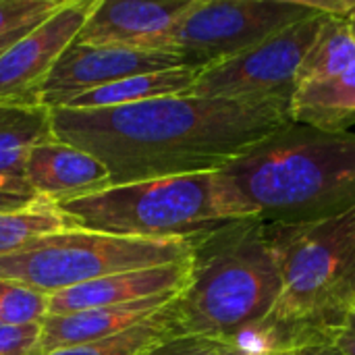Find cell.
Wrapping results in <instances>:
<instances>
[{"instance_id": "6da1fadb", "label": "cell", "mask_w": 355, "mask_h": 355, "mask_svg": "<svg viewBox=\"0 0 355 355\" xmlns=\"http://www.w3.org/2000/svg\"><path fill=\"white\" fill-rule=\"evenodd\" d=\"M291 123L277 104L166 96L114 108H52L54 137L98 158L110 185L216 173Z\"/></svg>"}, {"instance_id": "7a4b0ae2", "label": "cell", "mask_w": 355, "mask_h": 355, "mask_svg": "<svg viewBox=\"0 0 355 355\" xmlns=\"http://www.w3.org/2000/svg\"><path fill=\"white\" fill-rule=\"evenodd\" d=\"M225 218L306 225L355 208V133L287 123L214 173Z\"/></svg>"}, {"instance_id": "3957f363", "label": "cell", "mask_w": 355, "mask_h": 355, "mask_svg": "<svg viewBox=\"0 0 355 355\" xmlns=\"http://www.w3.org/2000/svg\"><path fill=\"white\" fill-rule=\"evenodd\" d=\"M266 235L281 266L283 291L241 347L252 354L333 347L355 300V208L318 223L266 225Z\"/></svg>"}, {"instance_id": "277c9868", "label": "cell", "mask_w": 355, "mask_h": 355, "mask_svg": "<svg viewBox=\"0 0 355 355\" xmlns=\"http://www.w3.org/2000/svg\"><path fill=\"white\" fill-rule=\"evenodd\" d=\"M283 291L266 225L231 220L193 239L191 272L177 297L181 335L241 347L275 310Z\"/></svg>"}, {"instance_id": "5b68a950", "label": "cell", "mask_w": 355, "mask_h": 355, "mask_svg": "<svg viewBox=\"0 0 355 355\" xmlns=\"http://www.w3.org/2000/svg\"><path fill=\"white\" fill-rule=\"evenodd\" d=\"M58 208L79 229L139 239H196L229 223L214 173L110 185Z\"/></svg>"}, {"instance_id": "8992f818", "label": "cell", "mask_w": 355, "mask_h": 355, "mask_svg": "<svg viewBox=\"0 0 355 355\" xmlns=\"http://www.w3.org/2000/svg\"><path fill=\"white\" fill-rule=\"evenodd\" d=\"M193 239H139L64 229L0 256V279L54 295L104 277L189 260Z\"/></svg>"}, {"instance_id": "52a82bcc", "label": "cell", "mask_w": 355, "mask_h": 355, "mask_svg": "<svg viewBox=\"0 0 355 355\" xmlns=\"http://www.w3.org/2000/svg\"><path fill=\"white\" fill-rule=\"evenodd\" d=\"M320 10L322 0H196L150 50L171 52L187 67L206 69Z\"/></svg>"}, {"instance_id": "ba28073f", "label": "cell", "mask_w": 355, "mask_h": 355, "mask_svg": "<svg viewBox=\"0 0 355 355\" xmlns=\"http://www.w3.org/2000/svg\"><path fill=\"white\" fill-rule=\"evenodd\" d=\"M327 15L329 10L324 8L233 58L202 69L189 96L241 104H277L289 110L297 92L302 62Z\"/></svg>"}, {"instance_id": "9c48e42d", "label": "cell", "mask_w": 355, "mask_h": 355, "mask_svg": "<svg viewBox=\"0 0 355 355\" xmlns=\"http://www.w3.org/2000/svg\"><path fill=\"white\" fill-rule=\"evenodd\" d=\"M175 67H187L181 56L129 46H85L73 42L37 92V104L62 108L102 85Z\"/></svg>"}, {"instance_id": "30bf717a", "label": "cell", "mask_w": 355, "mask_h": 355, "mask_svg": "<svg viewBox=\"0 0 355 355\" xmlns=\"http://www.w3.org/2000/svg\"><path fill=\"white\" fill-rule=\"evenodd\" d=\"M96 0H67L0 56V104H37V92L75 42Z\"/></svg>"}, {"instance_id": "8fae6325", "label": "cell", "mask_w": 355, "mask_h": 355, "mask_svg": "<svg viewBox=\"0 0 355 355\" xmlns=\"http://www.w3.org/2000/svg\"><path fill=\"white\" fill-rule=\"evenodd\" d=\"M193 4L196 0H96L75 42L150 50Z\"/></svg>"}, {"instance_id": "7c38bea8", "label": "cell", "mask_w": 355, "mask_h": 355, "mask_svg": "<svg viewBox=\"0 0 355 355\" xmlns=\"http://www.w3.org/2000/svg\"><path fill=\"white\" fill-rule=\"evenodd\" d=\"M191 258L166 266L144 268L104 277L60 293L50 295L48 316H64L102 306L131 304L139 300L181 293L189 281Z\"/></svg>"}, {"instance_id": "4fadbf2b", "label": "cell", "mask_w": 355, "mask_h": 355, "mask_svg": "<svg viewBox=\"0 0 355 355\" xmlns=\"http://www.w3.org/2000/svg\"><path fill=\"white\" fill-rule=\"evenodd\" d=\"M27 185L52 204L85 198L110 187L108 168L92 154L52 139L37 146L23 171Z\"/></svg>"}, {"instance_id": "5bb4252c", "label": "cell", "mask_w": 355, "mask_h": 355, "mask_svg": "<svg viewBox=\"0 0 355 355\" xmlns=\"http://www.w3.org/2000/svg\"><path fill=\"white\" fill-rule=\"evenodd\" d=\"M177 295L179 293L139 300L131 304L102 306V308H92V310L73 312L64 316H46L42 322L44 355L121 335L133 329L135 324L148 320L162 308H166Z\"/></svg>"}, {"instance_id": "9a60e30c", "label": "cell", "mask_w": 355, "mask_h": 355, "mask_svg": "<svg viewBox=\"0 0 355 355\" xmlns=\"http://www.w3.org/2000/svg\"><path fill=\"white\" fill-rule=\"evenodd\" d=\"M289 116L293 123L329 133H347L355 127V62L335 77L302 83Z\"/></svg>"}, {"instance_id": "2e32d148", "label": "cell", "mask_w": 355, "mask_h": 355, "mask_svg": "<svg viewBox=\"0 0 355 355\" xmlns=\"http://www.w3.org/2000/svg\"><path fill=\"white\" fill-rule=\"evenodd\" d=\"M200 73L202 69L198 67H175V69L133 75V77L102 85L98 89H92L75 98L71 104L62 108H85V110L114 108V106H129V104H139V102H148L156 98H166V96H183V94H189Z\"/></svg>"}, {"instance_id": "e0dca14e", "label": "cell", "mask_w": 355, "mask_h": 355, "mask_svg": "<svg viewBox=\"0 0 355 355\" xmlns=\"http://www.w3.org/2000/svg\"><path fill=\"white\" fill-rule=\"evenodd\" d=\"M56 139L52 108L44 104H0V175L21 177L29 154Z\"/></svg>"}, {"instance_id": "ac0fdd59", "label": "cell", "mask_w": 355, "mask_h": 355, "mask_svg": "<svg viewBox=\"0 0 355 355\" xmlns=\"http://www.w3.org/2000/svg\"><path fill=\"white\" fill-rule=\"evenodd\" d=\"M355 62V33L347 12L327 15L312 48L308 50L302 69L300 83H312L320 79L335 77L347 71Z\"/></svg>"}, {"instance_id": "d6986e66", "label": "cell", "mask_w": 355, "mask_h": 355, "mask_svg": "<svg viewBox=\"0 0 355 355\" xmlns=\"http://www.w3.org/2000/svg\"><path fill=\"white\" fill-rule=\"evenodd\" d=\"M179 297V295H177ZM177 297L162 308L160 312H156L154 316H150L148 320L135 324L133 329L114 335L110 339H102L96 343H87V345H75V347H67V349H58L48 355H141L146 354L150 347H154L156 343L173 337V335H181L179 331V322H177Z\"/></svg>"}, {"instance_id": "ffe728a7", "label": "cell", "mask_w": 355, "mask_h": 355, "mask_svg": "<svg viewBox=\"0 0 355 355\" xmlns=\"http://www.w3.org/2000/svg\"><path fill=\"white\" fill-rule=\"evenodd\" d=\"M75 227L77 223L62 212L58 204L48 200H37L21 210L0 212V256H8L37 237Z\"/></svg>"}, {"instance_id": "44dd1931", "label": "cell", "mask_w": 355, "mask_h": 355, "mask_svg": "<svg viewBox=\"0 0 355 355\" xmlns=\"http://www.w3.org/2000/svg\"><path fill=\"white\" fill-rule=\"evenodd\" d=\"M50 295L0 279V324H40L48 316Z\"/></svg>"}, {"instance_id": "7402d4cb", "label": "cell", "mask_w": 355, "mask_h": 355, "mask_svg": "<svg viewBox=\"0 0 355 355\" xmlns=\"http://www.w3.org/2000/svg\"><path fill=\"white\" fill-rule=\"evenodd\" d=\"M64 2L67 0H0V37L40 25Z\"/></svg>"}, {"instance_id": "603a6c76", "label": "cell", "mask_w": 355, "mask_h": 355, "mask_svg": "<svg viewBox=\"0 0 355 355\" xmlns=\"http://www.w3.org/2000/svg\"><path fill=\"white\" fill-rule=\"evenodd\" d=\"M237 345H229L223 341H212L204 337H191V335H173L154 347H150L141 355H231Z\"/></svg>"}, {"instance_id": "cb8c5ba5", "label": "cell", "mask_w": 355, "mask_h": 355, "mask_svg": "<svg viewBox=\"0 0 355 355\" xmlns=\"http://www.w3.org/2000/svg\"><path fill=\"white\" fill-rule=\"evenodd\" d=\"M0 355H44L42 322L23 327L0 324Z\"/></svg>"}, {"instance_id": "d4e9b609", "label": "cell", "mask_w": 355, "mask_h": 355, "mask_svg": "<svg viewBox=\"0 0 355 355\" xmlns=\"http://www.w3.org/2000/svg\"><path fill=\"white\" fill-rule=\"evenodd\" d=\"M42 200L25 179L21 177H2L0 175V212L21 210Z\"/></svg>"}, {"instance_id": "484cf974", "label": "cell", "mask_w": 355, "mask_h": 355, "mask_svg": "<svg viewBox=\"0 0 355 355\" xmlns=\"http://www.w3.org/2000/svg\"><path fill=\"white\" fill-rule=\"evenodd\" d=\"M333 347L341 355H355V314H349V318L337 333Z\"/></svg>"}, {"instance_id": "4316f807", "label": "cell", "mask_w": 355, "mask_h": 355, "mask_svg": "<svg viewBox=\"0 0 355 355\" xmlns=\"http://www.w3.org/2000/svg\"><path fill=\"white\" fill-rule=\"evenodd\" d=\"M252 355H341L335 347H281V349H264Z\"/></svg>"}, {"instance_id": "83f0119b", "label": "cell", "mask_w": 355, "mask_h": 355, "mask_svg": "<svg viewBox=\"0 0 355 355\" xmlns=\"http://www.w3.org/2000/svg\"><path fill=\"white\" fill-rule=\"evenodd\" d=\"M31 29H33V27H27V29L15 31V33L2 35V37H0V56H2V54H4V52H6V50H8V48H10V46H12V44L17 42V40H21V37H23V35H25L27 31H31Z\"/></svg>"}, {"instance_id": "f1b7e54d", "label": "cell", "mask_w": 355, "mask_h": 355, "mask_svg": "<svg viewBox=\"0 0 355 355\" xmlns=\"http://www.w3.org/2000/svg\"><path fill=\"white\" fill-rule=\"evenodd\" d=\"M345 12L355 15V2H345Z\"/></svg>"}, {"instance_id": "f546056e", "label": "cell", "mask_w": 355, "mask_h": 355, "mask_svg": "<svg viewBox=\"0 0 355 355\" xmlns=\"http://www.w3.org/2000/svg\"><path fill=\"white\" fill-rule=\"evenodd\" d=\"M231 355H252V352H248V349H243V347H239V349H235Z\"/></svg>"}, {"instance_id": "4dcf8cb0", "label": "cell", "mask_w": 355, "mask_h": 355, "mask_svg": "<svg viewBox=\"0 0 355 355\" xmlns=\"http://www.w3.org/2000/svg\"><path fill=\"white\" fill-rule=\"evenodd\" d=\"M349 15V12H347ZM349 19H352V29H354V33H355V15H349Z\"/></svg>"}, {"instance_id": "1f68e13d", "label": "cell", "mask_w": 355, "mask_h": 355, "mask_svg": "<svg viewBox=\"0 0 355 355\" xmlns=\"http://www.w3.org/2000/svg\"><path fill=\"white\" fill-rule=\"evenodd\" d=\"M352 314H355V300H354V306H352Z\"/></svg>"}]
</instances>
